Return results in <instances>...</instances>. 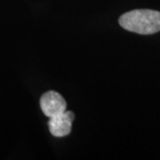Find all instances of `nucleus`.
<instances>
[{
  "instance_id": "nucleus-1",
  "label": "nucleus",
  "mask_w": 160,
  "mask_h": 160,
  "mask_svg": "<svg viewBox=\"0 0 160 160\" xmlns=\"http://www.w3.org/2000/svg\"><path fill=\"white\" fill-rule=\"evenodd\" d=\"M119 24L123 29L142 35L155 34L160 31V12L136 9L122 14Z\"/></svg>"
},
{
  "instance_id": "nucleus-2",
  "label": "nucleus",
  "mask_w": 160,
  "mask_h": 160,
  "mask_svg": "<svg viewBox=\"0 0 160 160\" xmlns=\"http://www.w3.org/2000/svg\"><path fill=\"white\" fill-rule=\"evenodd\" d=\"M40 108L43 113L50 118L64 113L66 111L67 103L59 92L49 91L41 96Z\"/></svg>"
},
{
  "instance_id": "nucleus-3",
  "label": "nucleus",
  "mask_w": 160,
  "mask_h": 160,
  "mask_svg": "<svg viewBox=\"0 0 160 160\" xmlns=\"http://www.w3.org/2000/svg\"><path fill=\"white\" fill-rule=\"evenodd\" d=\"M75 115L72 111H65L62 114L50 118L48 122L49 131L55 137H64L71 132Z\"/></svg>"
}]
</instances>
